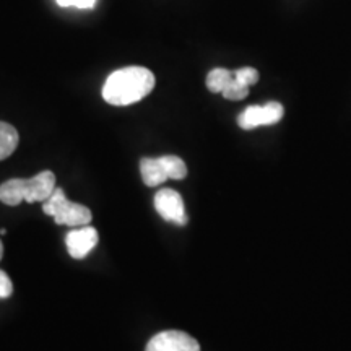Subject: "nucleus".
Instances as JSON below:
<instances>
[{
    "label": "nucleus",
    "mask_w": 351,
    "mask_h": 351,
    "mask_svg": "<svg viewBox=\"0 0 351 351\" xmlns=\"http://www.w3.org/2000/svg\"><path fill=\"white\" fill-rule=\"evenodd\" d=\"M60 7H77V8H93L96 0H56Z\"/></svg>",
    "instance_id": "2eb2a0df"
},
{
    "label": "nucleus",
    "mask_w": 351,
    "mask_h": 351,
    "mask_svg": "<svg viewBox=\"0 0 351 351\" xmlns=\"http://www.w3.org/2000/svg\"><path fill=\"white\" fill-rule=\"evenodd\" d=\"M13 293V285L10 276L5 271L0 270V300H7Z\"/></svg>",
    "instance_id": "4468645a"
},
{
    "label": "nucleus",
    "mask_w": 351,
    "mask_h": 351,
    "mask_svg": "<svg viewBox=\"0 0 351 351\" xmlns=\"http://www.w3.org/2000/svg\"><path fill=\"white\" fill-rule=\"evenodd\" d=\"M2 256H3V244L2 241H0V258H2Z\"/></svg>",
    "instance_id": "dca6fc26"
},
{
    "label": "nucleus",
    "mask_w": 351,
    "mask_h": 351,
    "mask_svg": "<svg viewBox=\"0 0 351 351\" xmlns=\"http://www.w3.org/2000/svg\"><path fill=\"white\" fill-rule=\"evenodd\" d=\"M232 73H234L236 80L241 82L245 86H252V85H256V83L258 82V72H257L256 69H252V67L238 69V70H234V72H232Z\"/></svg>",
    "instance_id": "ddd939ff"
},
{
    "label": "nucleus",
    "mask_w": 351,
    "mask_h": 351,
    "mask_svg": "<svg viewBox=\"0 0 351 351\" xmlns=\"http://www.w3.org/2000/svg\"><path fill=\"white\" fill-rule=\"evenodd\" d=\"M232 72L228 69H213L207 75V88L212 93H223V90L231 82Z\"/></svg>",
    "instance_id": "9b49d317"
},
{
    "label": "nucleus",
    "mask_w": 351,
    "mask_h": 351,
    "mask_svg": "<svg viewBox=\"0 0 351 351\" xmlns=\"http://www.w3.org/2000/svg\"><path fill=\"white\" fill-rule=\"evenodd\" d=\"M99 234L93 226L86 225L80 228H73L72 231L67 232L65 236V244H67V251L70 257L82 261L88 254L95 249V245L98 244Z\"/></svg>",
    "instance_id": "0eeeda50"
},
{
    "label": "nucleus",
    "mask_w": 351,
    "mask_h": 351,
    "mask_svg": "<svg viewBox=\"0 0 351 351\" xmlns=\"http://www.w3.org/2000/svg\"><path fill=\"white\" fill-rule=\"evenodd\" d=\"M43 212L54 218L57 225H65L72 228H80L90 225L91 212L85 205L73 204L67 199L64 189L56 187L52 195L43 202Z\"/></svg>",
    "instance_id": "7ed1b4c3"
},
{
    "label": "nucleus",
    "mask_w": 351,
    "mask_h": 351,
    "mask_svg": "<svg viewBox=\"0 0 351 351\" xmlns=\"http://www.w3.org/2000/svg\"><path fill=\"white\" fill-rule=\"evenodd\" d=\"M56 176L52 171H43L32 179H8L0 186V202L16 207L21 202H46L56 191Z\"/></svg>",
    "instance_id": "f03ea898"
},
{
    "label": "nucleus",
    "mask_w": 351,
    "mask_h": 351,
    "mask_svg": "<svg viewBox=\"0 0 351 351\" xmlns=\"http://www.w3.org/2000/svg\"><path fill=\"white\" fill-rule=\"evenodd\" d=\"M223 96H225L226 99H231V101H241L244 98H247L249 95V86L243 85V83L236 80L234 73H232V78L231 82L228 83V86L223 90Z\"/></svg>",
    "instance_id": "f8f14e48"
},
{
    "label": "nucleus",
    "mask_w": 351,
    "mask_h": 351,
    "mask_svg": "<svg viewBox=\"0 0 351 351\" xmlns=\"http://www.w3.org/2000/svg\"><path fill=\"white\" fill-rule=\"evenodd\" d=\"M155 208L158 215L173 225H187L189 218L184 207V200L179 192L173 189H161L155 195Z\"/></svg>",
    "instance_id": "39448f33"
},
{
    "label": "nucleus",
    "mask_w": 351,
    "mask_h": 351,
    "mask_svg": "<svg viewBox=\"0 0 351 351\" xmlns=\"http://www.w3.org/2000/svg\"><path fill=\"white\" fill-rule=\"evenodd\" d=\"M155 88V75L145 67H125L112 72L103 86V98L112 106L138 103Z\"/></svg>",
    "instance_id": "f257e3e1"
},
{
    "label": "nucleus",
    "mask_w": 351,
    "mask_h": 351,
    "mask_svg": "<svg viewBox=\"0 0 351 351\" xmlns=\"http://www.w3.org/2000/svg\"><path fill=\"white\" fill-rule=\"evenodd\" d=\"M19 132L7 122L0 121V161L12 155L19 147Z\"/></svg>",
    "instance_id": "1a4fd4ad"
},
{
    "label": "nucleus",
    "mask_w": 351,
    "mask_h": 351,
    "mask_svg": "<svg viewBox=\"0 0 351 351\" xmlns=\"http://www.w3.org/2000/svg\"><path fill=\"white\" fill-rule=\"evenodd\" d=\"M140 173L145 186L155 187L168 181V174L161 165L160 158H142L140 161Z\"/></svg>",
    "instance_id": "6e6552de"
},
{
    "label": "nucleus",
    "mask_w": 351,
    "mask_h": 351,
    "mask_svg": "<svg viewBox=\"0 0 351 351\" xmlns=\"http://www.w3.org/2000/svg\"><path fill=\"white\" fill-rule=\"evenodd\" d=\"M161 165L168 174V179H176V181H181L187 176V166L179 156L174 155H166V156H160Z\"/></svg>",
    "instance_id": "9d476101"
},
{
    "label": "nucleus",
    "mask_w": 351,
    "mask_h": 351,
    "mask_svg": "<svg viewBox=\"0 0 351 351\" xmlns=\"http://www.w3.org/2000/svg\"><path fill=\"white\" fill-rule=\"evenodd\" d=\"M145 351H200V345L186 332L165 330L148 341Z\"/></svg>",
    "instance_id": "423d86ee"
},
{
    "label": "nucleus",
    "mask_w": 351,
    "mask_h": 351,
    "mask_svg": "<svg viewBox=\"0 0 351 351\" xmlns=\"http://www.w3.org/2000/svg\"><path fill=\"white\" fill-rule=\"evenodd\" d=\"M285 109L276 101L263 104V106L245 108L238 117V125L243 130H252L262 125H274L282 121Z\"/></svg>",
    "instance_id": "20e7f679"
}]
</instances>
